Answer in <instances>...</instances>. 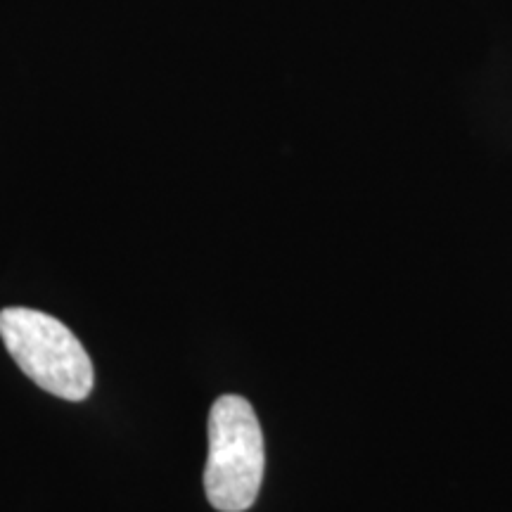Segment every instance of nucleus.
<instances>
[{"mask_svg": "<svg viewBox=\"0 0 512 512\" xmlns=\"http://www.w3.org/2000/svg\"><path fill=\"white\" fill-rule=\"evenodd\" d=\"M0 337L24 375L48 394L83 401L93 392V361L67 325L36 309L0 311Z\"/></svg>", "mask_w": 512, "mask_h": 512, "instance_id": "obj_1", "label": "nucleus"}, {"mask_svg": "<svg viewBox=\"0 0 512 512\" xmlns=\"http://www.w3.org/2000/svg\"><path fill=\"white\" fill-rule=\"evenodd\" d=\"M264 434L252 403L228 394L209 413V456L204 491L221 512H245L259 496L264 479Z\"/></svg>", "mask_w": 512, "mask_h": 512, "instance_id": "obj_2", "label": "nucleus"}]
</instances>
